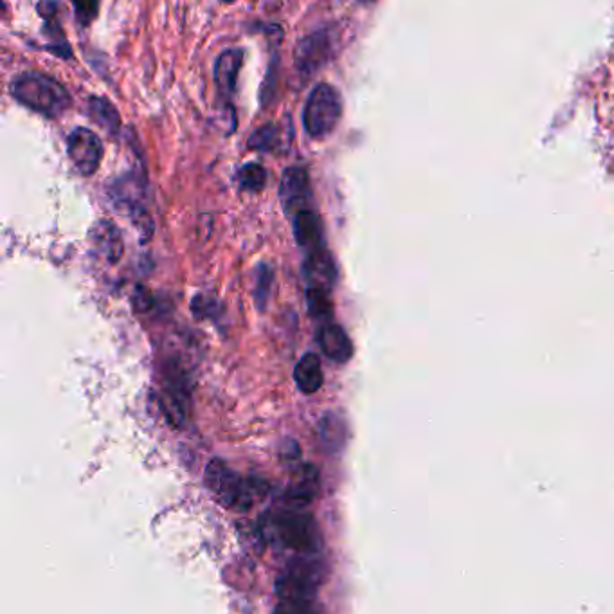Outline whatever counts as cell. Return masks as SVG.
I'll list each match as a JSON object with an SVG mask.
<instances>
[{"mask_svg": "<svg viewBox=\"0 0 614 614\" xmlns=\"http://www.w3.org/2000/svg\"><path fill=\"white\" fill-rule=\"evenodd\" d=\"M274 614H319L310 600H280Z\"/></svg>", "mask_w": 614, "mask_h": 614, "instance_id": "obj_23", "label": "cell"}, {"mask_svg": "<svg viewBox=\"0 0 614 614\" xmlns=\"http://www.w3.org/2000/svg\"><path fill=\"white\" fill-rule=\"evenodd\" d=\"M292 227H294V236L299 247L307 249L308 253L317 251L321 247H325V236H323V222L317 215L314 209L301 211L298 215H294Z\"/></svg>", "mask_w": 614, "mask_h": 614, "instance_id": "obj_12", "label": "cell"}, {"mask_svg": "<svg viewBox=\"0 0 614 614\" xmlns=\"http://www.w3.org/2000/svg\"><path fill=\"white\" fill-rule=\"evenodd\" d=\"M110 193H112V199L119 204H123V206H127L132 213H136V208L141 204L143 193H145L143 179L137 177L134 173H127L114 182V186L110 188Z\"/></svg>", "mask_w": 614, "mask_h": 614, "instance_id": "obj_16", "label": "cell"}, {"mask_svg": "<svg viewBox=\"0 0 614 614\" xmlns=\"http://www.w3.org/2000/svg\"><path fill=\"white\" fill-rule=\"evenodd\" d=\"M238 182H240V188L244 191H251V193L262 191L267 184V170L263 168L262 164H245L244 168L238 173Z\"/></svg>", "mask_w": 614, "mask_h": 614, "instance_id": "obj_19", "label": "cell"}, {"mask_svg": "<svg viewBox=\"0 0 614 614\" xmlns=\"http://www.w3.org/2000/svg\"><path fill=\"white\" fill-rule=\"evenodd\" d=\"M281 206L287 215H298L301 211L312 208V186L310 177L303 166H290L283 173L280 182Z\"/></svg>", "mask_w": 614, "mask_h": 614, "instance_id": "obj_8", "label": "cell"}, {"mask_svg": "<svg viewBox=\"0 0 614 614\" xmlns=\"http://www.w3.org/2000/svg\"><path fill=\"white\" fill-rule=\"evenodd\" d=\"M294 380L298 384L299 391L305 395H314L321 389L325 377L317 353L308 352L299 359L294 368Z\"/></svg>", "mask_w": 614, "mask_h": 614, "instance_id": "obj_15", "label": "cell"}, {"mask_svg": "<svg viewBox=\"0 0 614 614\" xmlns=\"http://www.w3.org/2000/svg\"><path fill=\"white\" fill-rule=\"evenodd\" d=\"M343 118V98L334 85L317 83L303 110V125L310 137L325 139Z\"/></svg>", "mask_w": 614, "mask_h": 614, "instance_id": "obj_2", "label": "cell"}, {"mask_svg": "<svg viewBox=\"0 0 614 614\" xmlns=\"http://www.w3.org/2000/svg\"><path fill=\"white\" fill-rule=\"evenodd\" d=\"M244 65V49H227L222 55L218 56L215 65V82L220 96L231 98L236 89V80L240 69Z\"/></svg>", "mask_w": 614, "mask_h": 614, "instance_id": "obj_14", "label": "cell"}, {"mask_svg": "<svg viewBox=\"0 0 614 614\" xmlns=\"http://www.w3.org/2000/svg\"><path fill=\"white\" fill-rule=\"evenodd\" d=\"M272 285H274V271L269 263H262L256 272V289H254V296H256V303L260 310L267 308V303L272 296Z\"/></svg>", "mask_w": 614, "mask_h": 614, "instance_id": "obj_21", "label": "cell"}, {"mask_svg": "<svg viewBox=\"0 0 614 614\" xmlns=\"http://www.w3.org/2000/svg\"><path fill=\"white\" fill-rule=\"evenodd\" d=\"M280 143V130L276 125H263L254 132L249 139V146L254 150H262V152H271Z\"/></svg>", "mask_w": 614, "mask_h": 614, "instance_id": "obj_22", "label": "cell"}, {"mask_svg": "<svg viewBox=\"0 0 614 614\" xmlns=\"http://www.w3.org/2000/svg\"><path fill=\"white\" fill-rule=\"evenodd\" d=\"M303 276L307 281V289H323L332 292L335 280H337V269H335L334 258L326 247L307 254V260L303 263Z\"/></svg>", "mask_w": 614, "mask_h": 614, "instance_id": "obj_9", "label": "cell"}, {"mask_svg": "<svg viewBox=\"0 0 614 614\" xmlns=\"http://www.w3.org/2000/svg\"><path fill=\"white\" fill-rule=\"evenodd\" d=\"M332 292L323 289H307V305L310 314L316 319H328L334 314Z\"/></svg>", "mask_w": 614, "mask_h": 614, "instance_id": "obj_20", "label": "cell"}, {"mask_svg": "<svg viewBox=\"0 0 614 614\" xmlns=\"http://www.w3.org/2000/svg\"><path fill=\"white\" fill-rule=\"evenodd\" d=\"M163 409L168 420L175 427H181L186 422V415L190 409V388H188V377L186 371L181 366L173 364L164 371L163 386Z\"/></svg>", "mask_w": 614, "mask_h": 614, "instance_id": "obj_5", "label": "cell"}, {"mask_svg": "<svg viewBox=\"0 0 614 614\" xmlns=\"http://www.w3.org/2000/svg\"><path fill=\"white\" fill-rule=\"evenodd\" d=\"M319 440L323 443L326 452L339 454L343 451L344 440H346V427L343 418L335 413H326L317 425Z\"/></svg>", "mask_w": 614, "mask_h": 614, "instance_id": "obj_17", "label": "cell"}, {"mask_svg": "<svg viewBox=\"0 0 614 614\" xmlns=\"http://www.w3.org/2000/svg\"><path fill=\"white\" fill-rule=\"evenodd\" d=\"M11 96L20 105L44 114L47 118H56L64 114L71 105V94L55 78L42 73H22L11 82Z\"/></svg>", "mask_w": 614, "mask_h": 614, "instance_id": "obj_1", "label": "cell"}, {"mask_svg": "<svg viewBox=\"0 0 614 614\" xmlns=\"http://www.w3.org/2000/svg\"><path fill=\"white\" fill-rule=\"evenodd\" d=\"M204 479L222 505L235 508L238 512L251 510L254 503L253 485L231 469L226 461H209Z\"/></svg>", "mask_w": 614, "mask_h": 614, "instance_id": "obj_4", "label": "cell"}, {"mask_svg": "<svg viewBox=\"0 0 614 614\" xmlns=\"http://www.w3.org/2000/svg\"><path fill=\"white\" fill-rule=\"evenodd\" d=\"M92 249L109 263H118L123 256V238L112 222L101 220L91 231Z\"/></svg>", "mask_w": 614, "mask_h": 614, "instance_id": "obj_13", "label": "cell"}, {"mask_svg": "<svg viewBox=\"0 0 614 614\" xmlns=\"http://www.w3.org/2000/svg\"><path fill=\"white\" fill-rule=\"evenodd\" d=\"M317 490H319V472L314 465H305L287 488L285 503L292 512H301L305 506L314 501Z\"/></svg>", "mask_w": 614, "mask_h": 614, "instance_id": "obj_10", "label": "cell"}, {"mask_svg": "<svg viewBox=\"0 0 614 614\" xmlns=\"http://www.w3.org/2000/svg\"><path fill=\"white\" fill-rule=\"evenodd\" d=\"M274 539L283 548L296 551L298 555H316L323 546V537L317 528L316 519L305 512H281L272 519Z\"/></svg>", "mask_w": 614, "mask_h": 614, "instance_id": "obj_3", "label": "cell"}, {"mask_svg": "<svg viewBox=\"0 0 614 614\" xmlns=\"http://www.w3.org/2000/svg\"><path fill=\"white\" fill-rule=\"evenodd\" d=\"M74 10H76V19L80 20V24L87 26V24H91L92 20L96 19L100 4L98 2H76Z\"/></svg>", "mask_w": 614, "mask_h": 614, "instance_id": "obj_24", "label": "cell"}, {"mask_svg": "<svg viewBox=\"0 0 614 614\" xmlns=\"http://www.w3.org/2000/svg\"><path fill=\"white\" fill-rule=\"evenodd\" d=\"M89 112H91V118L110 134L118 132L121 128L118 109L107 98L92 96L91 101H89Z\"/></svg>", "mask_w": 614, "mask_h": 614, "instance_id": "obj_18", "label": "cell"}, {"mask_svg": "<svg viewBox=\"0 0 614 614\" xmlns=\"http://www.w3.org/2000/svg\"><path fill=\"white\" fill-rule=\"evenodd\" d=\"M317 343L330 361L344 364L353 357V343L343 326L326 323L317 332Z\"/></svg>", "mask_w": 614, "mask_h": 614, "instance_id": "obj_11", "label": "cell"}, {"mask_svg": "<svg viewBox=\"0 0 614 614\" xmlns=\"http://www.w3.org/2000/svg\"><path fill=\"white\" fill-rule=\"evenodd\" d=\"M334 37L330 29H319L301 38L296 46V67L301 74L312 76L334 56Z\"/></svg>", "mask_w": 614, "mask_h": 614, "instance_id": "obj_7", "label": "cell"}, {"mask_svg": "<svg viewBox=\"0 0 614 614\" xmlns=\"http://www.w3.org/2000/svg\"><path fill=\"white\" fill-rule=\"evenodd\" d=\"M67 154L78 172L85 177H91L98 172L103 159L100 136L89 128H76L67 139Z\"/></svg>", "mask_w": 614, "mask_h": 614, "instance_id": "obj_6", "label": "cell"}]
</instances>
